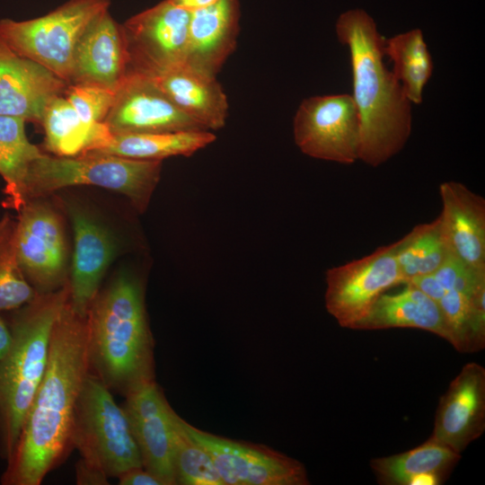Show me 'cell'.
Instances as JSON below:
<instances>
[{"instance_id": "obj_11", "label": "cell", "mask_w": 485, "mask_h": 485, "mask_svg": "<svg viewBox=\"0 0 485 485\" xmlns=\"http://www.w3.org/2000/svg\"><path fill=\"white\" fill-rule=\"evenodd\" d=\"M17 213V255L26 279L39 293L60 288L68 281L61 216L40 198L28 200Z\"/></svg>"}, {"instance_id": "obj_18", "label": "cell", "mask_w": 485, "mask_h": 485, "mask_svg": "<svg viewBox=\"0 0 485 485\" xmlns=\"http://www.w3.org/2000/svg\"><path fill=\"white\" fill-rule=\"evenodd\" d=\"M67 209L74 231L69 302L78 314L86 316L116 244L110 232L82 208L68 206Z\"/></svg>"}, {"instance_id": "obj_26", "label": "cell", "mask_w": 485, "mask_h": 485, "mask_svg": "<svg viewBox=\"0 0 485 485\" xmlns=\"http://www.w3.org/2000/svg\"><path fill=\"white\" fill-rule=\"evenodd\" d=\"M25 120L0 115V176L4 180V205L18 212L26 203L25 183L31 163L43 153L30 142Z\"/></svg>"}, {"instance_id": "obj_22", "label": "cell", "mask_w": 485, "mask_h": 485, "mask_svg": "<svg viewBox=\"0 0 485 485\" xmlns=\"http://www.w3.org/2000/svg\"><path fill=\"white\" fill-rule=\"evenodd\" d=\"M404 285L401 292L383 293L351 329L414 328L435 333L451 343V335L437 302L414 286Z\"/></svg>"}, {"instance_id": "obj_30", "label": "cell", "mask_w": 485, "mask_h": 485, "mask_svg": "<svg viewBox=\"0 0 485 485\" xmlns=\"http://www.w3.org/2000/svg\"><path fill=\"white\" fill-rule=\"evenodd\" d=\"M179 418L175 413L172 457L175 485H224L210 454L184 432Z\"/></svg>"}, {"instance_id": "obj_23", "label": "cell", "mask_w": 485, "mask_h": 485, "mask_svg": "<svg viewBox=\"0 0 485 485\" xmlns=\"http://www.w3.org/2000/svg\"><path fill=\"white\" fill-rule=\"evenodd\" d=\"M44 145L57 156H76L105 146L112 134L104 122H85L62 94L46 108Z\"/></svg>"}, {"instance_id": "obj_21", "label": "cell", "mask_w": 485, "mask_h": 485, "mask_svg": "<svg viewBox=\"0 0 485 485\" xmlns=\"http://www.w3.org/2000/svg\"><path fill=\"white\" fill-rule=\"evenodd\" d=\"M137 73L148 77L172 103L207 130H217L225 125L228 101L216 77L205 75L184 63Z\"/></svg>"}, {"instance_id": "obj_12", "label": "cell", "mask_w": 485, "mask_h": 485, "mask_svg": "<svg viewBox=\"0 0 485 485\" xmlns=\"http://www.w3.org/2000/svg\"><path fill=\"white\" fill-rule=\"evenodd\" d=\"M190 12L163 0L123 24L129 56L128 70L164 68L185 60Z\"/></svg>"}, {"instance_id": "obj_20", "label": "cell", "mask_w": 485, "mask_h": 485, "mask_svg": "<svg viewBox=\"0 0 485 485\" xmlns=\"http://www.w3.org/2000/svg\"><path fill=\"white\" fill-rule=\"evenodd\" d=\"M442 231L449 250L472 269L485 270V200L457 181L439 186Z\"/></svg>"}, {"instance_id": "obj_15", "label": "cell", "mask_w": 485, "mask_h": 485, "mask_svg": "<svg viewBox=\"0 0 485 485\" xmlns=\"http://www.w3.org/2000/svg\"><path fill=\"white\" fill-rule=\"evenodd\" d=\"M485 430V368L465 364L437 406L429 439L461 454Z\"/></svg>"}, {"instance_id": "obj_27", "label": "cell", "mask_w": 485, "mask_h": 485, "mask_svg": "<svg viewBox=\"0 0 485 485\" xmlns=\"http://www.w3.org/2000/svg\"><path fill=\"white\" fill-rule=\"evenodd\" d=\"M384 55L393 63L392 73L410 103L422 102L424 88L433 72V61L419 29L384 40Z\"/></svg>"}, {"instance_id": "obj_16", "label": "cell", "mask_w": 485, "mask_h": 485, "mask_svg": "<svg viewBox=\"0 0 485 485\" xmlns=\"http://www.w3.org/2000/svg\"><path fill=\"white\" fill-rule=\"evenodd\" d=\"M67 83L40 63L22 57L0 39V115L40 124L48 105Z\"/></svg>"}, {"instance_id": "obj_9", "label": "cell", "mask_w": 485, "mask_h": 485, "mask_svg": "<svg viewBox=\"0 0 485 485\" xmlns=\"http://www.w3.org/2000/svg\"><path fill=\"white\" fill-rule=\"evenodd\" d=\"M184 432L211 456L224 485H307L304 464L263 445L201 430L179 418Z\"/></svg>"}, {"instance_id": "obj_6", "label": "cell", "mask_w": 485, "mask_h": 485, "mask_svg": "<svg viewBox=\"0 0 485 485\" xmlns=\"http://www.w3.org/2000/svg\"><path fill=\"white\" fill-rule=\"evenodd\" d=\"M71 445L81 460L105 476L143 467L141 454L123 407L91 371L79 393L74 414Z\"/></svg>"}, {"instance_id": "obj_35", "label": "cell", "mask_w": 485, "mask_h": 485, "mask_svg": "<svg viewBox=\"0 0 485 485\" xmlns=\"http://www.w3.org/2000/svg\"><path fill=\"white\" fill-rule=\"evenodd\" d=\"M117 478L120 485H163L153 473L144 467L129 469Z\"/></svg>"}, {"instance_id": "obj_19", "label": "cell", "mask_w": 485, "mask_h": 485, "mask_svg": "<svg viewBox=\"0 0 485 485\" xmlns=\"http://www.w3.org/2000/svg\"><path fill=\"white\" fill-rule=\"evenodd\" d=\"M239 0H218L190 13L184 64L209 77L217 73L236 48Z\"/></svg>"}, {"instance_id": "obj_13", "label": "cell", "mask_w": 485, "mask_h": 485, "mask_svg": "<svg viewBox=\"0 0 485 485\" xmlns=\"http://www.w3.org/2000/svg\"><path fill=\"white\" fill-rule=\"evenodd\" d=\"M112 135L207 130L146 75L128 70L104 119Z\"/></svg>"}, {"instance_id": "obj_25", "label": "cell", "mask_w": 485, "mask_h": 485, "mask_svg": "<svg viewBox=\"0 0 485 485\" xmlns=\"http://www.w3.org/2000/svg\"><path fill=\"white\" fill-rule=\"evenodd\" d=\"M215 140L216 136L210 130L112 135L105 146L92 152L137 160L163 161L172 156H190Z\"/></svg>"}, {"instance_id": "obj_39", "label": "cell", "mask_w": 485, "mask_h": 485, "mask_svg": "<svg viewBox=\"0 0 485 485\" xmlns=\"http://www.w3.org/2000/svg\"><path fill=\"white\" fill-rule=\"evenodd\" d=\"M13 342L9 325L5 323L0 315V359L4 358L9 351Z\"/></svg>"}, {"instance_id": "obj_38", "label": "cell", "mask_w": 485, "mask_h": 485, "mask_svg": "<svg viewBox=\"0 0 485 485\" xmlns=\"http://www.w3.org/2000/svg\"><path fill=\"white\" fill-rule=\"evenodd\" d=\"M176 6L189 12H194L203 8H207L218 0H170Z\"/></svg>"}, {"instance_id": "obj_3", "label": "cell", "mask_w": 485, "mask_h": 485, "mask_svg": "<svg viewBox=\"0 0 485 485\" xmlns=\"http://www.w3.org/2000/svg\"><path fill=\"white\" fill-rule=\"evenodd\" d=\"M91 372L110 391L126 395L155 380L154 342L142 281L118 274L87 312Z\"/></svg>"}, {"instance_id": "obj_34", "label": "cell", "mask_w": 485, "mask_h": 485, "mask_svg": "<svg viewBox=\"0 0 485 485\" xmlns=\"http://www.w3.org/2000/svg\"><path fill=\"white\" fill-rule=\"evenodd\" d=\"M485 285L471 296L468 353L481 350L485 346Z\"/></svg>"}, {"instance_id": "obj_5", "label": "cell", "mask_w": 485, "mask_h": 485, "mask_svg": "<svg viewBox=\"0 0 485 485\" xmlns=\"http://www.w3.org/2000/svg\"><path fill=\"white\" fill-rule=\"evenodd\" d=\"M162 171V161L137 160L89 152L76 156L43 154L31 165L25 183L26 202L66 187L93 185L126 196L143 213Z\"/></svg>"}, {"instance_id": "obj_8", "label": "cell", "mask_w": 485, "mask_h": 485, "mask_svg": "<svg viewBox=\"0 0 485 485\" xmlns=\"http://www.w3.org/2000/svg\"><path fill=\"white\" fill-rule=\"evenodd\" d=\"M293 133L295 143L308 156L342 164L358 160L360 119L350 94L304 99L295 112Z\"/></svg>"}, {"instance_id": "obj_7", "label": "cell", "mask_w": 485, "mask_h": 485, "mask_svg": "<svg viewBox=\"0 0 485 485\" xmlns=\"http://www.w3.org/2000/svg\"><path fill=\"white\" fill-rule=\"evenodd\" d=\"M111 0H69L46 15L0 20V39L15 53L32 59L69 84L76 45Z\"/></svg>"}, {"instance_id": "obj_17", "label": "cell", "mask_w": 485, "mask_h": 485, "mask_svg": "<svg viewBox=\"0 0 485 485\" xmlns=\"http://www.w3.org/2000/svg\"><path fill=\"white\" fill-rule=\"evenodd\" d=\"M129 56L122 24L109 10L96 18L80 38L69 84H86L116 92L127 75Z\"/></svg>"}, {"instance_id": "obj_28", "label": "cell", "mask_w": 485, "mask_h": 485, "mask_svg": "<svg viewBox=\"0 0 485 485\" xmlns=\"http://www.w3.org/2000/svg\"><path fill=\"white\" fill-rule=\"evenodd\" d=\"M450 253L439 216L415 226L397 241L396 259L405 284L415 277L434 273Z\"/></svg>"}, {"instance_id": "obj_37", "label": "cell", "mask_w": 485, "mask_h": 485, "mask_svg": "<svg viewBox=\"0 0 485 485\" xmlns=\"http://www.w3.org/2000/svg\"><path fill=\"white\" fill-rule=\"evenodd\" d=\"M76 483L77 484H108V477L98 470L86 465L79 461L76 465Z\"/></svg>"}, {"instance_id": "obj_14", "label": "cell", "mask_w": 485, "mask_h": 485, "mask_svg": "<svg viewBox=\"0 0 485 485\" xmlns=\"http://www.w3.org/2000/svg\"><path fill=\"white\" fill-rule=\"evenodd\" d=\"M125 398L123 409L138 446L143 467L163 485H175L172 457L176 412L155 380L136 386Z\"/></svg>"}, {"instance_id": "obj_33", "label": "cell", "mask_w": 485, "mask_h": 485, "mask_svg": "<svg viewBox=\"0 0 485 485\" xmlns=\"http://www.w3.org/2000/svg\"><path fill=\"white\" fill-rule=\"evenodd\" d=\"M433 275L445 291L455 290L467 295H472L485 285V270L471 268L453 253L447 256Z\"/></svg>"}, {"instance_id": "obj_2", "label": "cell", "mask_w": 485, "mask_h": 485, "mask_svg": "<svg viewBox=\"0 0 485 485\" xmlns=\"http://www.w3.org/2000/svg\"><path fill=\"white\" fill-rule=\"evenodd\" d=\"M335 29L350 53L352 97L360 119L358 160L376 167L407 143L411 133V103L384 64L385 39L367 12L359 8L343 12Z\"/></svg>"}, {"instance_id": "obj_32", "label": "cell", "mask_w": 485, "mask_h": 485, "mask_svg": "<svg viewBox=\"0 0 485 485\" xmlns=\"http://www.w3.org/2000/svg\"><path fill=\"white\" fill-rule=\"evenodd\" d=\"M471 296L455 290H447L437 301L451 335V344L468 353Z\"/></svg>"}, {"instance_id": "obj_10", "label": "cell", "mask_w": 485, "mask_h": 485, "mask_svg": "<svg viewBox=\"0 0 485 485\" xmlns=\"http://www.w3.org/2000/svg\"><path fill=\"white\" fill-rule=\"evenodd\" d=\"M396 251L397 242L326 271L325 306L341 327L351 329L383 293L405 284Z\"/></svg>"}, {"instance_id": "obj_1", "label": "cell", "mask_w": 485, "mask_h": 485, "mask_svg": "<svg viewBox=\"0 0 485 485\" xmlns=\"http://www.w3.org/2000/svg\"><path fill=\"white\" fill-rule=\"evenodd\" d=\"M91 371L87 316L68 301L56 320L44 376L1 482L40 485L67 454L76 401Z\"/></svg>"}, {"instance_id": "obj_36", "label": "cell", "mask_w": 485, "mask_h": 485, "mask_svg": "<svg viewBox=\"0 0 485 485\" xmlns=\"http://www.w3.org/2000/svg\"><path fill=\"white\" fill-rule=\"evenodd\" d=\"M406 284L414 286L436 302H437L446 292L433 273L415 277L410 279Z\"/></svg>"}, {"instance_id": "obj_29", "label": "cell", "mask_w": 485, "mask_h": 485, "mask_svg": "<svg viewBox=\"0 0 485 485\" xmlns=\"http://www.w3.org/2000/svg\"><path fill=\"white\" fill-rule=\"evenodd\" d=\"M36 294L19 264L16 219L4 215L0 217V312L14 311Z\"/></svg>"}, {"instance_id": "obj_31", "label": "cell", "mask_w": 485, "mask_h": 485, "mask_svg": "<svg viewBox=\"0 0 485 485\" xmlns=\"http://www.w3.org/2000/svg\"><path fill=\"white\" fill-rule=\"evenodd\" d=\"M63 95L88 123L104 122L115 99V92L86 84H68Z\"/></svg>"}, {"instance_id": "obj_24", "label": "cell", "mask_w": 485, "mask_h": 485, "mask_svg": "<svg viewBox=\"0 0 485 485\" xmlns=\"http://www.w3.org/2000/svg\"><path fill=\"white\" fill-rule=\"evenodd\" d=\"M460 459V454L428 438L410 451L372 459L370 467L382 485H410L422 474L445 481Z\"/></svg>"}, {"instance_id": "obj_4", "label": "cell", "mask_w": 485, "mask_h": 485, "mask_svg": "<svg viewBox=\"0 0 485 485\" xmlns=\"http://www.w3.org/2000/svg\"><path fill=\"white\" fill-rule=\"evenodd\" d=\"M70 297L69 280L14 310L11 348L0 359V453L8 460L47 367L52 329Z\"/></svg>"}]
</instances>
